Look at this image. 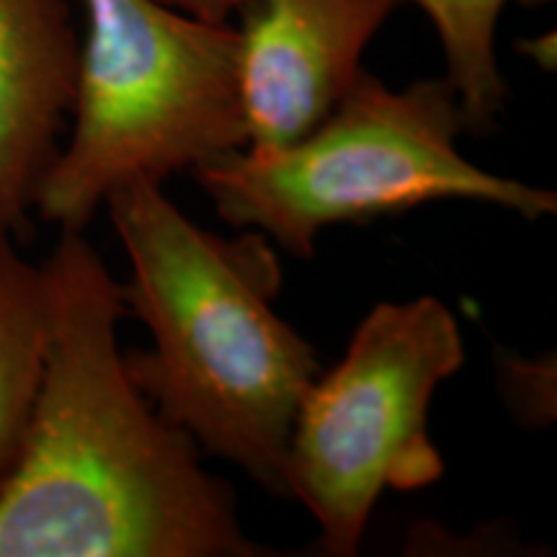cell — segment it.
I'll list each match as a JSON object with an SVG mask.
<instances>
[{"label": "cell", "instance_id": "obj_7", "mask_svg": "<svg viewBox=\"0 0 557 557\" xmlns=\"http://www.w3.org/2000/svg\"><path fill=\"white\" fill-rule=\"evenodd\" d=\"M81 37L70 0H0V230L16 235L65 139Z\"/></svg>", "mask_w": 557, "mask_h": 557}, {"label": "cell", "instance_id": "obj_6", "mask_svg": "<svg viewBox=\"0 0 557 557\" xmlns=\"http://www.w3.org/2000/svg\"><path fill=\"white\" fill-rule=\"evenodd\" d=\"M398 5L248 0L238 29L246 150H282L315 129L364 75V50Z\"/></svg>", "mask_w": 557, "mask_h": 557}, {"label": "cell", "instance_id": "obj_5", "mask_svg": "<svg viewBox=\"0 0 557 557\" xmlns=\"http://www.w3.org/2000/svg\"><path fill=\"white\" fill-rule=\"evenodd\" d=\"M465 364L462 333L436 297L380 302L346 357L315 377L292 426L284 496L302 500L329 555H357L382 493L444 475L429 436L436 387Z\"/></svg>", "mask_w": 557, "mask_h": 557}, {"label": "cell", "instance_id": "obj_10", "mask_svg": "<svg viewBox=\"0 0 557 557\" xmlns=\"http://www.w3.org/2000/svg\"><path fill=\"white\" fill-rule=\"evenodd\" d=\"M160 3L171 5V9L186 11L191 13V16H199L205 21L225 24V21L233 18L235 13H240V9L248 3V0H160Z\"/></svg>", "mask_w": 557, "mask_h": 557}, {"label": "cell", "instance_id": "obj_4", "mask_svg": "<svg viewBox=\"0 0 557 557\" xmlns=\"http://www.w3.org/2000/svg\"><path fill=\"white\" fill-rule=\"evenodd\" d=\"M465 116L447 78L393 90L361 75L338 107L282 150H235L197 165L220 218L310 259L323 227L395 218L429 201H480L527 220L555 191L478 169L457 148Z\"/></svg>", "mask_w": 557, "mask_h": 557}, {"label": "cell", "instance_id": "obj_9", "mask_svg": "<svg viewBox=\"0 0 557 557\" xmlns=\"http://www.w3.org/2000/svg\"><path fill=\"white\" fill-rule=\"evenodd\" d=\"M429 13L447 60V81L455 88L465 127H491L506 103V83L496 60V26L511 0H413ZM540 5L547 0H517Z\"/></svg>", "mask_w": 557, "mask_h": 557}, {"label": "cell", "instance_id": "obj_8", "mask_svg": "<svg viewBox=\"0 0 557 557\" xmlns=\"http://www.w3.org/2000/svg\"><path fill=\"white\" fill-rule=\"evenodd\" d=\"M45 346V271L18 253L13 233L0 230V485L11 475L29 426Z\"/></svg>", "mask_w": 557, "mask_h": 557}, {"label": "cell", "instance_id": "obj_2", "mask_svg": "<svg viewBox=\"0 0 557 557\" xmlns=\"http://www.w3.org/2000/svg\"><path fill=\"white\" fill-rule=\"evenodd\" d=\"M103 207L129 263L124 308L152 338L150 351L124 354L132 382L199 449L284 496L289 434L320 361L271 305L274 248L261 233L199 227L152 178L124 181Z\"/></svg>", "mask_w": 557, "mask_h": 557}, {"label": "cell", "instance_id": "obj_1", "mask_svg": "<svg viewBox=\"0 0 557 557\" xmlns=\"http://www.w3.org/2000/svg\"><path fill=\"white\" fill-rule=\"evenodd\" d=\"M45 364L0 485V557H256L225 480L132 382L122 284L83 230L41 263Z\"/></svg>", "mask_w": 557, "mask_h": 557}, {"label": "cell", "instance_id": "obj_3", "mask_svg": "<svg viewBox=\"0 0 557 557\" xmlns=\"http://www.w3.org/2000/svg\"><path fill=\"white\" fill-rule=\"evenodd\" d=\"M70 135L41 181L34 212L83 230L111 189L197 169L248 143L235 26L160 0H81Z\"/></svg>", "mask_w": 557, "mask_h": 557}]
</instances>
